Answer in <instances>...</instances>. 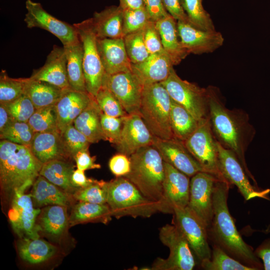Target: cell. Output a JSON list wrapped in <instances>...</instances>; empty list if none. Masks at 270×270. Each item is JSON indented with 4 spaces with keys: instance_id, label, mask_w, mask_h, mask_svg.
Masks as SVG:
<instances>
[{
    "instance_id": "53",
    "label": "cell",
    "mask_w": 270,
    "mask_h": 270,
    "mask_svg": "<svg viewBox=\"0 0 270 270\" xmlns=\"http://www.w3.org/2000/svg\"><path fill=\"white\" fill-rule=\"evenodd\" d=\"M74 160L76 162L78 169L86 170L90 169L100 168L99 164L95 163L94 157H92L88 150L79 152L74 156Z\"/></svg>"
},
{
    "instance_id": "9",
    "label": "cell",
    "mask_w": 270,
    "mask_h": 270,
    "mask_svg": "<svg viewBox=\"0 0 270 270\" xmlns=\"http://www.w3.org/2000/svg\"><path fill=\"white\" fill-rule=\"evenodd\" d=\"M171 98L182 106L197 120L208 116V95L206 88L182 80L173 68L168 77L160 82Z\"/></svg>"
},
{
    "instance_id": "27",
    "label": "cell",
    "mask_w": 270,
    "mask_h": 270,
    "mask_svg": "<svg viewBox=\"0 0 270 270\" xmlns=\"http://www.w3.org/2000/svg\"><path fill=\"white\" fill-rule=\"evenodd\" d=\"M92 20L98 38H123L124 10L120 6H111L96 12Z\"/></svg>"
},
{
    "instance_id": "45",
    "label": "cell",
    "mask_w": 270,
    "mask_h": 270,
    "mask_svg": "<svg viewBox=\"0 0 270 270\" xmlns=\"http://www.w3.org/2000/svg\"><path fill=\"white\" fill-rule=\"evenodd\" d=\"M103 113L114 117L128 114L117 98L108 88L102 86L94 98Z\"/></svg>"
},
{
    "instance_id": "31",
    "label": "cell",
    "mask_w": 270,
    "mask_h": 270,
    "mask_svg": "<svg viewBox=\"0 0 270 270\" xmlns=\"http://www.w3.org/2000/svg\"><path fill=\"white\" fill-rule=\"evenodd\" d=\"M74 168L68 160H54L42 164L39 174L68 194L73 195L78 190L71 181Z\"/></svg>"
},
{
    "instance_id": "10",
    "label": "cell",
    "mask_w": 270,
    "mask_h": 270,
    "mask_svg": "<svg viewBox=\"0 0 270 270\" xmlns=\"http://www.w3.org/2000/svg\"><path fill=\"white\" fill-rule=\"evenodd\" d=\"M183 142L204 172L226 180L218 169V142L213 133L208 116L200 120L196 129Z\"/></svg>"
},
{
    "instance_id": "46",
    "label": "cell",
    "mask_w": 270,
    "mask_h": 270,
    "mask_svg": "<svg viewBox=\"0 0 270 270\" xmlns=\"http://www.w3.org/2000/svg\"><path fill=\"white\" fill-rule=\"evenodd\" d=\"M150 20L145 8L124 10V37L128 34L142 29Z\"/></svg>"
},
{
    "instance_id": "38",
    "label": "cell",
    "mask_w": 270,
    "mask_h": 270,
    "mask_svg": "<svg viewBox=\"0 0 270 270\" xmlns=\"http://www.w3.org/2000/svg\"><path fill=\"white\" fill-rule=\"evenodd\" d=\"M180 2L190 24L202 30H216L210 15L202 6V0H180Z\"/></svg>"
},
{
    "instance_id": "42",
    "label": "cell",
    "mask_w": 270,
    "mask_h": 270,
    "mask_svg": "<svg viewBox=\"0 0 270 270\" xmlns=\"http://www.w3.org/2000/svg\"><path fill=\"white\" fill-rule=\"evenodd\" d=\"M123 39L127 54L132 64L140 63L150 55L144 40V28L126 35Z\"/></svg>"
},
{
    "instance_id": "57",
    "label": "cell",
    "mask_w": 270,
    "mask_h": 270,
    "mask_svg": "<svg viewBox=\"0 0 270 270\" xmlns=\"http://www.w3.org/2000/svg\"><path fill=\"white\" fill-rule=\"evenodd\" d=\"M119 6L123 10L145 8L143 0H119Z\"/></svg>"
},
{
    "instance_id": "12",
    "label": "cell",
    "mask_w": 270,
    "mask_h": 270,
    "mask_svg": "<svg viewBox=\"0 0 270 270\" xmlns=\"http://www.w3.org/2000/svg\"><path fill=\"white\" fill-rule=\"evenodd\" d=\"M102 86L112 93L128 114H140L144 86L132 70L113 74L105 73Z\"/></svg>"
},
{
    "instance_id": "52",
    "label": "cell",
    "mask_w": 270,
    "mask_h": 270,
    "mask_svg": "<svg viewBox=\"0 0 270 270\" xmlns=\"http://www.w3.org/2000/svg\"><path fill=\"white\" fill-rule=\"evenodd\" d=\"M164 6L168 12L176 21L188 22L180 0H162Z\"/></svg>"
},
{
    "instance_id": "17",
    "label": "cell",
    "mask_w": 270,
    "mask_h": 270,
    "mask_svg": "<svg viewBox=\"0 0 270 270\" xmlns=\"http://www.w3.org/2000/svg\"><path fill=\"white\" fill-rule=\"evenodd\" d=\"M164 178L160 212L173 213L175 207L188 206L190 190V177L164 162Z\"/></svg>"
},
{
    "instance_id": "36",
    "label": "cell",
    "mask_w": 270,
    "mask_h": 270,
    "mask_svg": "<svg viewBox=\"0 0 270 270\" xmlns=\"http://www.w3.org/2000/svg\"><path fill=\"white\" fill-rule=\"evenodd\" d=\"M170 126L174 138L185 141L196 129L200 121L172 99Z\"/></svg>"
},
{
    "instance_id": "20",
    "label": "cell",
    "mask_w": 270,
    "mask_h": 270,
    "mask_svg": "<svg viewBox=\"0 0 270 270\" xmlns=\"http://www.w3.org/2000/svg\"><path fill=\"white\" fill-rule=\"evenodd\" d=\"M153 145L158 150L164 162L188 176L191 178L198 172H204L183 142L174 138L162 139L155 136Z\"/></svg>"
},
{
    "instance_id": "25",
    "label": "cell",
    "mask_w": 270,
    "mask_h": 270,
    "mask_svg": "<svg viewBox=\"0 0 270 270\" xmlns=\"http://www.w3.org/2000/svg\"><path fill=\"white\" fill-rule=\"evenodd\" d=\"M29 148L42 164L54 160L70 158L59 132H35Z\"/></svg>"
},
{
    "instance_id": "23",
    "label": "cell",
    "mask_w": 270,
    "mask_h": 270,
    "mask_svg": "<svg viewBox=\"0 0 270 270\" xmlns=\"http://www.w3.org/2000/svg\"><path fill=\"white\" fill-rule=\"evenodd\" d=\"M93 98L87 92L78 91L70 88L64 90L56 104L60 134L74 124L75 119L90 104Z\"/></svg>"
},
{
    "instance_id": "7",
    "label": "cell",
    "mask_w": 270,
    "mask_h": 270,
    "mask_svg": "<svg viewBox=\"0 0 270 270\" xmlns=\"http://www.w3.org/2000/svg\"><path fill=\"white\" fill-rule=\"evenodd\" d=\"M159 238L168 248L166 258H158L152 264L153 270H192L196 262L195 255L180 230L175 224H166L160 230Z\"/></svg>"
},
{
    "instance_id": "2",
    "label": "cell",
    "mask_w": 270,
    "mask_h": 270,
    "mask_svg": "<svg viewBox=\"0 0 270 270\" xmlns=\"http://www.w3.org/2000/svg\"><path fill=\"white\" fill-rule=\"evenodd\" d=\"M232 186L225 180H218L216 182L213 193L214 214L208 228V240L254 270H262V262L255 254L252 247L242 238L230 212L228 198Z\"/></svg>"
},
{
    "instance_id": "40",
    "label": "cell",
    "mask_w": 270,
    "mask_h": 270,
    "mask_svg": "<svg viewBox=\"0 0 270 270\" xmlns=\"http://www.w3.org/2000/svg\"><path fill=\"white\" fill-rule=\"evenodd\" d=\"M34 133L28 122L12 120L0 132V138L1 140L29 146Z\"/></svg>"
},
{
    "instance_id": "3",
    "label": "cell",
    "mask_w": 270,
    "mask_h": 270,
    "mask_svg": "<svg viewBox=\"0 0 270 270\" xmlns=\"http://www.w3.org/2000/svg\"><path fill=\"white\" fill-rule=\"evenodd\" d=\"M42 166L29 146L0 140V187L12 198L15 194L24 193L33 184Z\"/></svg>"
},
{
    "instance_id": "22",
    "label": "cell",
    "mask_w": 270,
    "mask_h": 270,
    "mask_svg": "<svg viewBox=\"0 0 270 270\" xmlns=\"http://www.w3.org/2000/svg\"><path fill=\"white\" fill-rule=\"evenodd\" d=\"M97 46L105 72L113 74L132 70L123 38H98Z\"/></svg>"
},
{
    "instance_id": "5",
    "label": "cell",
    "mask_w": 270,
    "mask_h": 270,
    "mask_svg": "<svg viewBox=\"0 0 270 270\" xmlns=\"http://www.w3.org/2000/svg\"><path fill=\"white\" fill-rule=\"evenodd\" d=\"M107 202L112 216L150 218L160 212V205L144 196L124 176L106 182Z\"/></svg>"
},
{
    "instance_id": "28",
    "label": "cell",
    "mask_w": 270,
    "mask_h": 270,
    "mask_svg": "<svg viewBox=\"0 0 270 270\" xmlns=\"http://www.w3.org/2000/svg\"><path fill=\"white\" fill-rule=\"evenodd\" d=\"M164 50L174 66L179 64L188 54L182 47L177 28V21L170 14L155 22Z\"/></svg>"
},
{
    "instance_id": "39",
    "label": "cell",
    "mask_w": 270,
    "mask_h": 270,
    "mask_svg": "<svg viewBox=\"0 0 270 270\" xmlns=\"http://www.w3.org/2000/svg\"><path fill=\"white\" fill-rule=\"evenodd\" d=\"M28 122L34 132H59L56 104L36 109Z\"/></svg>"
},
{
    "instance_id": "11",
    "label": "cell",
    "mask_w": 270,
    "mask_h": 270,
    "mask_svg": "<svg viewBox=\"0 0 270 270\" xmlns=\"http://www.w3.org/2000/svg\"><path fill=\"white\" fill-rule=\"evenodd\" d=\"M172 214V224L183 234L200 263L210 259L212 248L204 222L188 206L174 208Z\"/></svg>"
},
{
    "instance_id": "54",
    "label": "cell",
    "mask_w": 270,
    "mask_h": 270,
    "mask_svg": "<svg viewBox=\"0 0 270 270\" xmlns=\"http://www.w3.org/2000/svg\"><path fill=\"white\" fill-rule=\"evenodd\" d=\"M254 253L262 260L264 269L270 270V238L264 240L256 249Z\"/></svg>"
},
{
    "instance_id": "30",
    "label": "cell",
    "mask_w": 270,
    "mask_h": 270,
    "mask_svg": "<svg viewBox=\"0 0 270 270\" xmlns=\"http://www.w3.org/2000/svg\"><path fill=\"white\" fill-rule=\"evenodd\" d=\"M36 207L58 204L66 206L70 204V194L39 175L34 180L30 194Z\"/></svg>"
},
{
    "instance_id": "56",
    "label": "cell",
    "mask_w": 270,
    "mask_h": 270,
    "mask_svg": "<svg viewBox=\"0 0 270 270\" xmlns=\"http://www.w3.org/2000/svg\"><path fill=\"white\" fill-rule=\"evenodd\" d=\"M12 120H14L6 106L0 104V132L4 129Z\"/></svg>"
},
{
    "instance_id": "19",
    "label": "cell",
    "mask_w": 270,
    "mask_h": 270,
    "mask_svg": "<svg viewBox=\"0 0 270 270\" xmlns=\"http://www.w3.org/2000/svg\"><path fill=\"white\" fill-rule=\"evenodd\" d=\"M154 138L140 114H128L123 117L120 138L116 146L118 153L129 157L140 148L153 145Z\"/></svg>"
},
{
    "instance_id": "1",
    "label": "cell",
    "mask_w": 270,
    "mask_h": 270,
    "mask_svg": "<svg viewBox=\"0 0 270 270\" xmlns=\"http://www.w3.org/2000/svg\"><path fill=\"white\" fill-rule=\"evenodd\" d=\"M206 89L208 118L216 140L222 147L236 156L248 176L257 186L245 158L246 152L256 134L248 114L241 109L227 108L217 87L209 86Z\"/></svg>"
},
{
    "instance_id": "6",
    "label": "cell",
    "mask_w": 270,
    "mask_h": 270,
    "mask_svg": "<svg viewBox=\"0 0 270 270\" xmlns=\"http://www.w3.org/2000/svg\"><path fill=\"white\" fill-rule=\"evenodd\" d=\"M171 102V98L160 82L144 85L140 114L156 138H174L170 122Z\"/></svg>"
},
{
    "instance_id": "34",
    "label": "cell",
    "mask_w": 270,
    "mask_h": 270,
    "mask_svg": "<svg viewBox=\"0 0 270 270\" xmlns=\"http://www.w3.org/2000/svg\"><path fill=\"white\" fill-rule=\"evenodd\" d=\"M65 90V89H64ZM64 90L46 82L26 78L24 94L36 109L55 105Z\"/></svg>"
},
{
    "instance_id": "29",
    "label": "cell",
    "mask_w": 270,
    "mask_h": 270,
    "mask_svg": "<svg viewBox=\"0 0 270 270\" xmlns=\"http://www.w3.org/2000/svg\"><path fill=\"white\" fill-rule=\"evenodd\" d=\"M102 111L93 98L90 104L74 122L75 128L81 132L90 144L106 140L100 123Z\"/></svg>"
},
{
    "instance_id": "48",
    "label": "cell",
    "mask_w": 270,
    "mask_h": 270,
    "mask_svg": "<svg viewBox=\"0 0 270 270\" xmlns=\"http://www.w3.org/2000/svg\"><path fill=\"white\" fill-rule=\"evenodd\" d=\"M123 117H114L102 112L100 123L106 140L116 144L118 142L122 128Z\"/></svg>"
},
{
    "instance_id": "51",
    "label": "cell",
    "mask_w": 270,
    "mask_h": 270,
    "mask_svg": "<svg viewBox=\"0 0 270 270\" xmlns=\"http://www.w3.org/2000/svg\"><path fill=\"white\" fill-rule=\"evenodd\" d=\"M152 21H156L164 18L170 14L164 8L162 0H143Z\"/></svg>"
},
{
    "instance_id": "35",
    "label": "cell",
    "mask_w": 270,
    "mask_h": 270,
    "mask_svg": "<svg viewBox=\"0 0 270 270\" xmlns=\"http://www.w3.org/2000/svg\"><path fill=\"white\" fill-rule=\"evenodd\" d=\"M63 46L66 54L70 88L78 91L86 92L83 68V48L80 38L73 44Z\"/></svg>"
},
{
    "instance_id": "21",
    "label": "cell",
    "mask_w": 270,
    "mask_h": 270,
    "mask_svg": "<svg viewBox=\"0 0 270 270\" xmlns=\"http://www.w3.org/2000/svg\"><path fill=\"white\" fill-rule=\"evenodd\" d=\"M30 78L47 82L63 90L70 88L64 46H54L44 65L34 70Z\"/></svg>"
},
{
    "instance_id": "4",
    "label": "cell",
    "mask_w": 270,
    "mask_h": 270,
    "mask_svg": "<svg viewBox=\"0 0 270 270\" xmlns=\"http://www.w3.org/2000/svg\"><path fill=\"white\" fill-rule=\"evenodd\" d=\"M130 172L124 176L149 200L160 205L164 178V161L154 145L142 147L129 156Z\"/></svg>"
},
{
    "instance_id": "15",
    "label": "cell",
    "mask_w": 270,
    "mask_h": 270,
    "mask_svg": "<svg viewBox=\"0 0 270 270\" xmlns=\"http://www.w3.org/2000/svg\"><path fill=\"white\" fill-rule=\"evenodd\" d=\"M190 178L188 206L208 228L211 224L214 214V186L216 182L220 179L206 172H198Z\"/></svg>"
},
{
    "instance_id": "55",
    "label": "cell",
    "mask_w": 270,
    "mask_h": 270,
    "mask_svg": "<svg viewBox=\"0 0 270 270\" xmlns=\"http://www.w3.org/2000/svg\"><path fill=\"white\" fill-rule=\"evenodd\" d=\"M94 180L88 178L84 171L77 169L72 173L71 181L74 187L77 189L86 187L94 182Z\"/></svg>"
},
{
    "instance_id": "13",
    "label": "cell",
    "mask_w": 270,
    "mask_h": 270,
    "mask_svg": "<svg viewBox=\"0 0 270 270\" xmlns=\"http://www.w3.org/2000/svg\"><path fill=\"white\" fill-rule=\"evenodd\" d=\"M218 169L224 178L232 185H235L246 200L255 198L268 199L270 190H260L252 185L248 176L236 156L218 143Z\"/></svg>"
},
{
    "instance_id": "16",
    "label": "cell",
    "mask_w": 270,
    "mask_h": 270,
    "mask_svg": "<svg viewBox=\"0 0 270 270\" xmlns=\"http://www.w3.org/2000/svg\"><path fill=\"white\" fill-rule=\"evenodd\" d=\"M40 212V208H34L30 194L13 195L8 217L14 232L20 238H40L37 219Z\"/></svg>"
},
{
    "instance_id": "26",
    "label": "cell",
    "mask_w": 270,
    "mask_h": 270,
    "mask_svg": "<svg viewBox=\"0 0 270 270\" xmlns=\"http://www.w3.org/2000/svg\"><path fill=\"white\" fill-rule=\"evenodd\" d=\"M37 224L40 232L54 240H60L70 226L66 206L52 204L41 209Z\"/></svg>"
},
{
    "instance_id": "33",
    "label": "cell",
    "mask_w": 270,
    "mask_h": 270,
    "mask_svg": "<svg viewBox=\"0 0 270 270\" xmlns=\"http://www.w3.org/2000/svg\"><path fill=\"white\" fill-rule=\"evenodd\" d=\"M112 215L107 204H98L80 202L72 207L69 216V225L74 226L88 222L107 224Z\"/></svg>"
},
{
    "instance_id": "24",
    "label": "cell",
    "mask_w": 270,
    "mask_h": 270,
    "mask_svg": "<svg viewBox=\"0 0 270 270\" xmlns=\"http://www.w3.org/2000/svg\"><path fill=\"white\" fill-rule=\"evenodd\" d=\"M172 61L165 51L150 54L144 62L132 64V71L144 85L162 82L174 68Z\"/></svg>"
},
{
    "instance_id": "47",
    "label": "cell",
    "mask_w": 270,
    "mask_h": 270,
    "mask_svg": "<svg viewBox=\"0 0 270 270\" xmlns=\"http://www.w3.org/2000/svg\"><path fill=\"white\" fill-rule=\"evenodd\" d=\"M6 106L12 118L16 121L28 122L36 108L30 98L24 94Z\"/></svg>"
},
{
    "instance_id": "14",
    "label": "cell",
    "mask_w": 270,
    "mask_h": 270,
    "mask_svg": "<svg viewBox=\"0 0 270 270\" xmlns=\"http://www.w3.org/2000/svg\"><path fill=\"white\" fill-rule=\"evenodd\" d=\"M27 12L24 21L28 28H38L46 30L58 38L66 46L80 40L76 27L62 21L48 12L42 4L32 0H26Z\"/></svg>"
},
{
    "instance_id": "49",
    "label": "cell",
    "mask_w": 270,
    "mask_h": 270,
    "mask_svg": "<svg viewBox=\"0 0 270 270\" xmlns=\"http://www.w3.org/2000/svg\"><path fill=\"white\" fill-rule=\"evenodd\" d=\"M144 40L150 54L164 51L155 22L150 20L144 28Z\"/></svg>"
},
{
    "instance_id": "50",
    "label": "cell",
    "mask_w": 270,
    "mask_h": 270,
    "mask_svg": "<svg viewBox=\"0 0 270 270\" xmlns=\"http://www.w3.org/2000/svg\"><path fill=\"white\" fill-rule=\"evenodd\" d=\"M111 172L116 177L124 176L130 170V162L129 157L119 153L110 158L108 163Z\"/></svg>"
},
{
    "instance_id": "37",
    "label": "cell",
    "mask_w": 270,
    "mask_h": 270,
    "mask_svg": "<svg viewBox=\"0 0 270 270\" xmlns=\"http://www.w3.org/2000/svg\"><path fill=\"white\" fill-rule=\"evenodd\" d=\"M206 270H254L231 257L218 246L212 244L210 259L200 262Z\"/></svg>"
},
{
    "instance_id": "8",
    "label": "cell",
    "mask_w": 270,
    "mask_h": 270,
    "mask_svg": "<svg viewBox=\"0 0 270 270\" xmlns=\"http://www.w3.org/2000/svg\"><path fill=\"white\" fill-rule=\"evenodd\" d=\"M83 48V68L87 92L95 98L102 86L105 71L97 46V36L92 18L73 24Z\"/></svg>"
},
{
    "instance_id": "43",
    "label": "cell",
    "mask_w": 270,
    "mask_h": 270,
    "mask_svg": "<svg viewBox=\"0 0 270 270\" xmlns=\"http://www.w3.org/2000/svg\"><path fill=\"white\" fill-rule=\"evenodd\" d=\"M60 134L64 148L70 158L74 159L79 152L88 150L90 143L74 124L68 126Z\"/></svg>"
},
{
    "instance_id": "32",
    "label": "cell",
    "mask_w": 270,
    "mask_h": 270,
    "mask_svg": "<svg viewBox=\"0 0 270 270\" xmlns=\"http://www.w3.org/2000/svg\"><path fill=\"white\" fill-rule=\"evenodd\" d=\"M17 248L21 259L30 264L43 263L56 254L57 248L50 242L39 238H20Z\"/></svg>"
},
{
    "instance_id": "41",
    "label": "cell",
    "mask_w": 270,
    "mask_h": 270,
    "mask_svg": "<svg viewBox=\"0 0 270 270\" xmlns=\"http://www.w3.org/2000/svg\"><path fill=\"white\" fill-rule=\"evenodd\" d=\"M26 78L9 77L6 70L0 75V104H7L24 94Z\"/></svg>"
},
{
    "instance_id": "18",
    "label": "cell",
    "mask_w": 270,
    "mask_h": 270,
    "mask_svg": "<svg viewBox=\"0 0 270 270\" xmlns=\"http://www.w3.org/2000/svg\"><path fill=\"white\" fill-rule=\"evenodd\" d=\"M177 28L180 44L188 54L210 53L224 42L222 34L216 30H202L182 21H177Z\"/></svg>"
},
{
    "instance_id": "44",
    "label": "cell",
    "mask_w": 270,
    "mask_h": 270,
    "mask_svg": "<svg viewBox=\"0 0 270 270\" xmlns=\"http://www.w3.org/2000/svg\"><path fill=\"white\" fill-rule=\"evenodd\" d=\"M72 196L80 202L105 204L107 202L106 182L102 180L94 182L90 184L77 190Z\"/></svg>"
}]
</instances>
